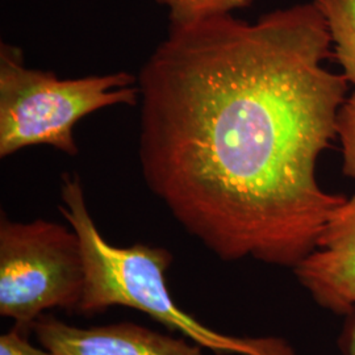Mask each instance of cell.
Segmentation results:
<instances>
[{
  "mask_svg": "<svg viewBox=\"0 0 355 355\" xmlns=\"http://www.w3.org/2000/svg\"><path fill=\"white\" fill-rule=\"evenodd\" d=\"M313 1L168 28L141 69L142 177L225 262L295 268L346 200L318 180L349 82Z\"/></svg>",
  "mask_w": 355,
  "mask_h": 355,
  "instance_id": "obj_1",
  "label": "cell"
},
{
  "mask_svg": "<svg viewBox=\"0 0 355 355\" xmlns=\"http://www.w3.org/2000/svg\"><path fill=\"white\" fill-rule=\"evenodd\" d=\"M61 200L58 209L76 230L85 263V287L76 315L94 318L116 305L128 306L216 355H297L284 338L220 333L183 311L166 283L173 254L161 246L120 248L107 241L89 214L79 175H62Z\"/></svg>",
  "mask_w": 355,
  "mask_h": 355,
  "instance_id": "obj_2",
  "label": "cell"
},
{
  "mask_svg": "<svg viewBox=\"0 0 355 355\" xmlns=\"http://www.w3.org/2000/svg\"><path fill=\"white\" fill-rule=\"evenodd\" d=\"M137 83L139 78L125 71L62 79L28 67L20 48L1 42L0 157L38 145L76 155V124L107 107L137 105Z\"/></svg>",
  "mask_w": 355,
  "mask_h": 355,
  "instance_id": "obj_3",
  "label": "cell"
},
{
  "mask_svg": "<svg viewBox=\"0 0 355 355\" xmlns=\"http://www.w3.org/2000/svg\"><path fill=\"white\" fill-rule=\"evenodd\" d=\"M85 263L76 230L48 220L0 218V315L29 331L49 309L76 315Z\"/></svg>",
  "mask_w": 355,
  "mask_h": 355,
  "instance_id": "obj_4",
  "label": "cell"
},
{
  "mask_svg": "<svg viewBox=\"0 0 355 355\" xmlns=\"http://www.w3.org/2000/svg\"><path fill=\"white\" fill-rule=\"evenodd\" d=\"M293 274L315 303L337 316L355 309V193L329 217L313 252Z\"/></svg>",
  "mask_w": 355,
  "mask_h": 355,
  "instance_id": "obj_5",
  "label": "cell"
},
{
  "mask_svg": "<svg viewBox=\"0 0 355 355\" xmlns=\"http://www.w3.org/2000/svg\"><path fill=\"white\" fill-rule=\"evenodd\" d=\"M32 330L51 355H203V347L190 340L128 321L79 328L42 315Z\"/></svg>",
  "mask_w": 355,
  "mask_h": 355,
  "instance_id": "obj_6",
  "label": "cell"
},
{
  "mask_svg": "<svg viewBox=\"0 0 355 355\" xmlns=\"http://www.w3.org/2000/svg\"><path fill=\"white\" fill-rule=\"evenodd\" d=\"M329 32L333 57L355 86V0H312Z\"/></svg>",
  "mask_w": 355,
  "mask_h": 355,
  "instance_id": "obj_7",
  "label": "cell"
},
{
  "mask_svg": "<svg viewBox=\"0 0 355 355\" xmlns=\"http://www.w3.org/2000/svg\"><path fill=\"white\" fill-rule=\"evenodd\" d=\"M168 11L171 26H184L216 15L233 13L252 6L253 0H155Z\"/></svg>",
  "mask_w": 355,
  "mask_h": 355,
  "instance_id": "obj_8",
  "label": "cell"
},
{
  "mask_svg": "<svg viewBox=\"0 0 355 355\" xmlns=\"http://www.w3.org/2000/svg\"><path fill=\"white\" fill-rule=\"evenodd\" d=\"M336 135L343 146V171L355 179V89L345 99L336 120Z\"/></svg>",
  "mask_w": 355,
  "mask_h": 355,
  "instance_id": "obj_9",
  "label": "cell"
},
{
  "mask_svg": "<svg viewBox=\"0 0 355 355\" xmlns=\"http://www.w3.org/2000/svg\"><path fill=\"white\" fill-rule=\"evenodd\" d=\"M0 355H51L42 346L29 343L28 331L13 328L0 337Z\"/></svg>",
  "mask_w": 355,
  "mask_h": 355,
  "instance_id": "obj_10",
  "label": "cell"
},
{
  "mask_svg": "<svg viewBox=\"0 0 355 355\" xmlns=\"http://www.w3.org/2000/svg\"><path fill=\"white\" fill-rule=\"evenodd\" d=\"M343 334L340 338V345L346 355H355V309L345 316Z\"/></svg>",
  "mask_w": 355,
  "mask_h": 355,
  "instance_id": "obj_11",
  "label": "cell"
}]
</instances>
